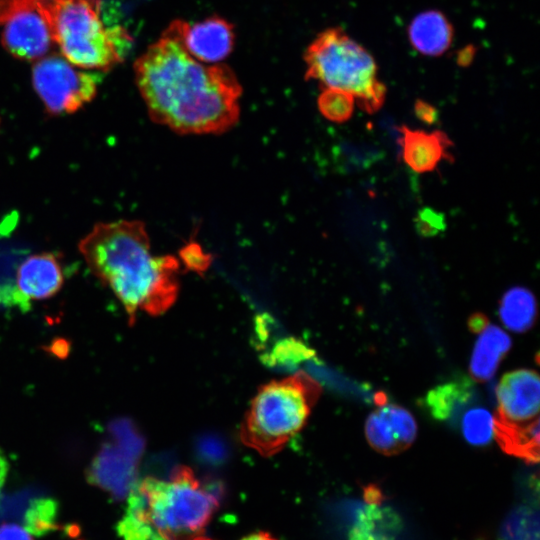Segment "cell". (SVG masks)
Segmentation results:
<instances>
[{
  "label": "cell",
  "instance_id": "13",
  "mask_svg": "<svg viewBox=\"0 0 540 540\" xmlns=\"http://www.w3.org/2000/svg\"><path fill=\"white\" fill-rule=\"evenodd\" d=\"M5 23L2 40L12 55L31 60L49 50L53 40L37 6L14 15Z\"/></svg>",
  "mask_w": 540,
  "mask_h": 540
},
{
  "label": "cell",
  "instance_id": "1",
  "mask_svg": "<svg viewBox=\"0 0 540 540\" xmlns=\"http://www.w3.org/2000/svg\"><path fill=\"white\" fill-rule=\"evenodd\" d=\"M134 72L150 118L179 134H219L239 119L235 73L194 59L170 25L135 61Z\"/></svg>",
  "mask_w": 540,
  "mask_h": 540
},
{
  "label": "cell",
  "instance_id": "6",
  "mask_svg": "<svg viewBox=\"0 0 540 540\" xmlns=\"http://www.w3.org/2000/svg\"><path fill=\"white\" fill-rule=\"evenodd\" d=\"M304 60L306 79L351 94L366 112L374 113L384 103L386 87L377 77L373 56L341 28L319 33L306 49Z\"/></svg>",
  "mask_w": 540,
  "mask_h": 540
},
{
  "label": "cell",
  "instance_id": "19",
  "mask_svg": "<svg viewBox=\"0 0 540 540\" xmlns=\"http://www.w3.org/2000/svg\"><path fill=\"white\" fill-rule=\"evenodd\" d=\"M473 399L474 390L469 380L458 379L430 390L425 405L435 419L456 421Z\"/></svg>",
  "mask_w": 540,
  "mask_h": 540
},
{
  "label": "cell",
  "instance_id": "26",
  "mask_svg": "<svg viewBox=\"0 0 540 540\" xmlns=\"http://www.w3.org/2000/svg\"><path fill=\"white\" fill-rule=\"evenodd\" d=\"M414 222L418 233L424 237L435 236L446 226L444 215L428 207L418 211Z\"/></svg>",
  "mask_w": 540,
  "mask_h": 540
},
{
  "label": "cell",
  "instance_id": "21",
  "mask_svg": "<svg viewBox=\"0 0 540 540\" xmlns=\"http://www.w3.org/2000/svg\"><path fill=\"white\" fill-rule=\"evenodd\" d=\"M539 529V512L531 506L521 505L503 521L498 540H539Z\"/></svg>",
  "mask_w": 540,
  "mask_h": 540
},
{
  "label": "cell",
  "instance_id": "18",
  "mask_svg": "<svg viewBox=\"0 0 540 540\" xmlns=\"http://www.w3.org/2000/svg\"><path fill=\"white\" fill-rule=\"evenodd\" d=\"M493 420L495 437L505 452L529 462H538L539 419L524 424L507 422L497 416Z\"/></svg>",
  "mask_w": 540,
  "mask_h": 540
},
{
  "label": "cell",
  "instance_id": "23",
  "mask_svg": "<svg viewBox=\"0 0 540 540\" xmlns=\"http://www.w3.org/2000/svg\"><path fill=\"white\" fill-rule=\"evenodd\" d=\"M462 432L472 445H487L494 435V420L484 408H472L465 412L462 419Z\"/></svg>",
  "mask_w": 540,
  "mask_h": 540
},
{
  "label": "cell",
  "instance_id": "25",
  "mask_svg": "<svg viewBox=\"0 0 540 540\" xmlns=\"http://www.w3.org/2000/svg\"><path fill=\"white\" fill-rule=\"evenodd\" d=\"M108 430L115 444L140 457L143 441L129 421L115 420L109 424Z\"/></svg>",
  "mask_w": 540,
  "mask_h": 540
},
{
  "label": "cell",
  "instance_id": "7",
  "mask_svg": "<svg viewBox=\"0 0 540 540\" xmlns=\"http://www.w3.org/2000/svg\"><path fill=\"white\" fill-rule=\"evenodd\" d=\"M100 74L80 71L62 57L41 58L33 67L36 93L52 115L74 113L97 93Z\"/></svg>",
  "mask_w": 540,
  "mask_h": 540
},
{
  "label": "cell",
  "instance_id": "9",
  "mask_svg": "<svg viewBox=\"0 0 540 540\" xmlns=\"http://www.w3.org/2000/svg\"><path fill=\"white\" fill-rule=\"evenodd\" d=\"M497 417L511 423H530L538 419L540 383L538 374L529 369L509 372L497 390Z\"/></svg>",
  "mask_w": 540,
  "mask_h": 540
},
{
  "label": "cell",
  "instance_id": "22",
  "mask_svg": "<svg viewBox=\"0 0 540 540\" xmlns=\"http://www.w3.org/2000/svg\"><path fill=\"white\" fill-rule=\"evenodd\" d=\"M25 528L38 536L56 530L58 525V504L51 498H37L31 501L23 519Z\"/></svg>",
  "mask_w": 540,
  "mask_h": 540
},
{
  "label": "cell",
  "instance_id": "10",
  "mask_svg": "<svg viewBox=\"0 0 540 540\" xmlns=\"http://www.w3.org/2000/svg\"><path fill=\"white\" fill-rule=\"evenodd\" d=\"M368 442L385 455L397 454L415 440L417 425L411 413L395 404L380 403L366 420Z\"/></svg>",
  "mask_w": 540,
  "mask_h": 540
},
{
  "label": "cell",
  "instance_id": "4",
  "mask_svg": "<svg viewBox=\"0 0 540 540\" xmlns=\"http://www.w3.org/2000/svg\"><path fill=\"white\" fill-rule=\"evenodd\" d=\"M53 42L81 68L108 69L123 60L132 38L120 26L106 27L100 0H38Z\"/></svg>",
  "mask_w": 540,
  "mask_h": 540
},
{
  "label": "cell",
  "instance_id": "31",
  "mask_svg": "<svg viewBox=\"0 0 540 540\" xmlns=\"http://www.w3.org/2000/svg\"><path fill=\"white\" fill-rule=\"evenodd\" d=\"M241 540H276V539L270 536L268 533L255 532L242 538Z\"/></svg>",
  "mask_w": 540,
  "mask_h": 540
},
{
  "label": "cell",
  "instance_id": "20",
  "mask_svg": "<svg viewBox=\"0 0 540 540\" xmlns=\"http://www.w3.org/2000/svg\"><path fill=\"white\" fill-rule=\"evenodd\" d=\"M536 300L530 290L513 287L502 297L499 315L511 331L524 332L532 327L536 317Z\"/></svg>",
  "mask_w": 540,
  "mask_h": 540
},
{
  "label": "cell",
  "instance_id": "15",
  "mask_svg": "<svg viewBox=\"0 0 540 540\" xmlns=\"http://www.w3.org/2000/svg\"><path fill=\"white\" fill-rule=\"evenodd\" d=\"M399 131L403 160L415 172L433 171L442 160L452 159L448 150L452 142L445 133L412 130L405 125Z\"/></svg>",
  "mask_w": 540,
  "mask_h": 540
},
{
  "label": "cell",
  "instance_id": "12",
  "mask_svg": "<svg viewBox=\"0 0 540 540\" xmlns=\"http://www.w3.org/2000/svg\"><path fill=\"white\" fill-rule=\"evenodd\" d=\"M138 459L114 442L105 443L91 462L88 480L113 498L121 499L128 495L135 483Z\"/></svg>",
  "mask_w": 540,
  "mask_h": 540
},
{
  "label": "cell",
  "instance_id": "8",
  "mask_svg": "<svg viewBox=\"0 0 540 540\" xmlns=\"http://www.w3.org/2000/svg\"><path fill=\"white\" fill-rule=\"evenodd\" d=\"M170 26L187 53L202 63L218 64L234 48V27L222 17L211 16L195 23L175 20Z\"/></svg>",
  "mask_w": 540,
  "mask_h": 540
},
{
  "label": "cell",
  "instance_id": "30",
  "mask_svg": "<svg viewBox=\"0 0 540 540\" xmlns=\"http://www.w3.org/2000/svg\"><path fill=\"white\" fill-rule=\"evenodd\" d=\"M487 324V318L481 313L471 316L468 322L470 330L475 333H479Z\"/></svg>",
  "mask_w": 540,
  "mask_h": 540
},
{
  "label": "cell",
  "instance_id": "29",
  "mask_svg": "<svg viewBox=\"0 0 540 540\" xmlns=\"http://www.w3.org/2000/svg\"><path fill=\"white\" fill-rule=\"evenodd\" d=\"M414 112L420 121L428 125L436 123L438 119L436 108L422 100H417L415 102Z\"/></svg>",
  "mask_w": 540,
  "mask_h": 540
},
{
  "label": "cell",
  "instance_id": "2",
  "mask_svg": "<svg viewBox=\"0 0 540 540\" xmlns=\"http://www.w3.org/2000/svg\"><path fill=\"white\" fill-rule=\"evenodd\" d=\"M88 267L123 304L130 319L138 311L158 315L179 292V261L152 253L145 225L139 220L98 223L80 241Z\"/></svg>",
  "mask_w": 540,
  "mask_h": 540
},
{
  "label": "cell",
  "instance_id": "24",
  "mask_svg": "<svg viewBox=\"0 0 540 540\" xmlns=\"http://www.w3.org/2000/svg\"><path fill=\"white\" fill-rule=\"evenodd\" d=\"M354 97L342 90L324 88L318 98V108L322 115L333 122H345L353 114Z\"/></svg>",
  "mask_w": 540,
  "mask_h": 540
},
{
  "label": "cell",
  "instance_id": "5",
  "mask_svg": "<svg viewBox=\"0 0 540 540\" xmlns=\"http://www.w3.org/2000/svg\"><path fill=\"white\" fill-rule=\"evenodd\" d=\"M320 392L304 372L263 385L246 412L242 442L263 456L277 453L303 428Z\"/></svg>",
  "mask_w": 540,
  "mask_h": 540
},
{
  "label": "cell",
  "instance_id": "16",
  "mask_svg": "<svg viewBox=\"0 0 540 540\" xmlns=\"http://www.w3.org/2000/svg\"><path fill=\"white\" fill-rule=\"evenodd\" d=\"M408 37L413 48L422 55L440 56L451 46L453 28L442 12L427 10L412 19Z\"/></svg>",
  "mask_w": 540,
  "mask_h": 540
},
{
  "label": "cell",
  "instance_id": "14",
  "mask_svg": "<svg viewBox=\"0 0 540 540\" xmlns=\"http://www.w3.org/2000/svg\"><path fill=\"white\" fill-rule=\"evenodd\" d=\"M365 504L358 510L349 530V540H397L403 528L399 514L382 503L378 488L370 486L364 491Z\"/></svg>",
  "mask_w": 540,
  "mask_h": 540
},
{
  "label": "cell",
  "instance_id": "17",
  "mask_svg": "<svg viewBox=\"0 0 540 540\" xmlns=\"http://www.w3.org/2000/svg\"><path fill=\"white\" fill-rule=\"evenodd\" d=\"M479 333L471 356L470 374L475 380L484 382L494 376L511 347V339L496 325L487 324Z\"/></svg>",
  "mask_w": 540,
  "mask_h": 540
},
{
  "label": "cell",
  "instance_id": "28",
  "mask_svg": "<svg viewBox=\"0 0 540 540\" xmlns=\"http://www.w3.org/2000/svg\"><path fill=\"white\" fill-rule=\"evenodd\" d=\"M0 540H33L29 531L14 523L0 525Z\"/></svg>",
  "mask_w": 540,
  "mask_h": 540
},
{
  "label": "cell",
  "instance_id": "27",
  "mask_svg": "<svg viewBox=\"0 0 540 540\" xmlns=\"http://www.w3.org/2000/svg\"><path fill=\"white\" fill-rule=\"evenodd\" d=\"M38 0H0V23H5L14 15L33 8Z\"/></svg>",
  "mask_w": 540,
  "mask_h": 540
},
{
  "label": "cell",
  "instance_id": "3",
  "mask_svg": "<svg viewBox=\"0 0 540 540\" xmlns=\"http://www.w3.org/2000/svg\"><path fill=\"white\" fill-rule=\"evenodd\" d=\"M218 505L216 489L181 466L166 479L134 483L116 530L123 540H194Z\"/></svg>",
  "mask_w": 540,
  "mask_h": 540
},
{
  "label": "cell",
  "instance_id": "11",
  "mask_svg": "<svg viewBox=\"0 0 540 540\" xmlns=\"http://www.w3.org/2000/svg\"><path fill=\"white\" fill-rule=\"evenodd\" d=\"M64 282V274L57 257L39 253L26 258L18 268L12 291L13 303L27 304L55 295Z\"/></svg>",
  "mask_w": 540,
  "mask_h": 540
}]
</instances>
